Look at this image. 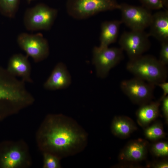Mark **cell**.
Returning a JSON list of instances; mask_svg holds the SVG:
<instances>
[{
    "label": "cell",
    "mask_w": 168,
    "mask_h": 168,
    "mask_svg": "<svg viewBox=\"0 0 168 168\" xmlns=\"http://www.w3.org/2000/svg\"><path fill=\"white\" fill-rule=\"evenodd\" d=\"M149 143L142 139L131 140L127 143L120 152V160L123 162H135L144 160L146 157Z\"/></svg>",
    "instance_id": "obj_11"
},
{
    "label": "cell",
    "mask_w": 168,
    "mask_h": 168,
    "mask_svg": "<svg viewBox=\"0 0 168 168\" xmlns=\"http://www.w3.org/2000/svg\"><path fill=\"white\" fill-rule=\"evenodd\" d=\"M162 101L161 110L166 123L168 122V96H165L161 100Z\"/></svg>",
    "instance_id": "obj_25"
},
{
    "label": "cell",
    "mask_w": 168,
    "mask_h": 168,
    "mask_svg": "<svg viewBox=\"0 0 168 168\" xmlns=\"http://www.w3.org/2000/svg\"><path fill=\"white\" fill-rule=\"evenodd\" d=\"M17 41L27 56L31 57L36 63L44 60L49 54L48 41L41 34L21 33L18 36Z\"/></svg>",
    "instance_id": "obj_7"
},
{
    "label": "cell",
    "mask_w": 168,
    "mask_h": 168,
    "mask_svg": "<svg viewBox=\"0 0 168 168\" xmlns=\"http://www.w3.org/2000/svg\"><path fill=\"white\" fill-rule=\"evenodd\" d=\"M150 166L154 168H167L168 162L166 160L157 161L152 163Z\"/></svg>",
    "instance_id": "obj_26"
},
{
    "label": "cell",
    "mask_w": 168,
    "mask_h": 168,
    "mask_svg": "<svg viewBox=\"0 0 168 168\" xmlns=\"http://www.w3.org/2000/svg\"><path fill=\"white\" fill-rule=\"evenodd\" d=\"M33 0H27V2L28 3H30Z\"/></svg>",
    "instance_id": "obj_28"
},
{
    "label": "cell",
    "mask_w": 168,
    "mask_h": 168,
    "mask_svg": "<svg viewBox=\"0 0 168 168\" xmlns=\"http://www.w3.org/2000/svg\"><path fill=\"white\" fill-rule=\"evenodd\" d=\"M157 85L162 89L163 92V95L159 99L161 101V99L167 96L168 94V82L166 81L158 83L156 85Z\"/></svg>",
    "instance_id": "obj_27"
},
{
    "label": "cell",
    "mask_w": 168,
    "mask_h": 168,
    "mask_svg": "<svg viewBox=\"0 0 168 168\" xmlns=\"http://www.w3.org/2000/svg\"><path fill=\"white\" fill-rule=\"evenodd\" d=\"M122 22L117 20L106 21L103 22L101 25L100 36V48L109 47L115 42L117 39L120 26Z\"/></svg>",
    "instance_id": "obj_16"
},
{
    "label": "cell",
    "mask_w": 168,
    "mask_h": 168,
    "mask_svg": "<svg viewBox=\"0 0 168 168\" xmlns=\"http://www.w3.org/2000/svg\"><path fill=\"white\" fill-rule=\"evenodd\" d=\"M137 128L135 123L129 117L117 116L113 119L111 125L112 134L119 138H127Z\"/></svg>",
    "instance_id": "obj_17"
},
{
    "label": "cell",
    "mask_w": 168,
    "mask_h": 168,
    "mask_svg": "<svg viewBox=\"0 0 168 168\" xmlns=\"http://www.w3.org/2000/svg\"><path fill=\"white\" fill-rule=\"evenodd\" d=\"M126 68L135 77L155 86L166 81L168 77L166 66L162 64L158 59L150 55H143L129 60Z\"/></svg>",
    "instance_id": "obj_3"
},
{
    "label": "cell",
    "mask_w": 168,
    "mask_h": 168,
    "mask_svg": "<svg viewBox=\"0 0 168 168\" xmlns=\"http://www.w3.org/2000/svg\"><path fill=\"white\" fill-rule=\"evenodd\" d=\"M152 153L158 157H165L168 155V143L167 142L160 141L153 144L151 147Z\"/></svg>",
    "instance_id": "obj_21"
},
{
    "label": "cell",
    "mask_w": 168,
    "mask_h": 168,
    "mask_svg": "<svg viewBox=\"0 0 168 168\" xmlns=\"http://www.w3.org/2000/svg\"><path fill=\"white\" fill-rule=\"evenodd\" d=\"M116 0H67L68 14L77 20L90 17L100 12L119 9Z\"/></svg>",
    "instance_id": "obj_4"
},
{
    "label": "cell",
    "mask_w": 168,
    "mask_h": 168,
    "mask_svg": "<svg viewBox=\"0 0 168 168\" xmlns=\"http://www.w3.org/2000/svg\"><path fill=\"white\" fill-rule=\"evenodd\" d=\"M92 53V63L95 66L97 77L101 78L107 77L110 70L124 57L123 51L120 48H100L96 46Z\"/></svg>",
    "instance_id": "obj_6"
},
{
    "label": "cell",
    "mask_w": 168,
    "mask_h": 168,
    "mask_svg": "<svg viewBox=\"0 0 168 168\" xmlns=\"http://www.w3.org/2000/svg\"><path fill=\"white\" fill-rule=\"evenodd\" d=\"M155 86L135 77L122 81L120 88L133 103L140 105L151 101Z\"/></svg>",
    "instance_id": "obj_9"
},
{
    "label": "cell",
    "mask_w": 168,
    "mask_h": 168,
    "mask_svg": "<svg viewBox=\"0 0 168 168\" xmlns=\"http://www.w3.org/2000/svg\"><path fill=\"white\" fill-rule=\"evenodd\" d=\"M161 101L160 100L151 101L140 105L136 113L137 121L140 126L146 128L158 116Z\"/></svg>",
    "instance_id": "obj_15"
},
{
    "label": "cell",
    "mask_w": 168,
    "mask_h": 168,
    "mask_svg": "<svg viewBox=\"0 0 168 168\" xmlns=\"http://www.w3.org/2000/svg\"><path fill=\"white\" fill-rule=\"evenodd\" d=\"M167 2H168V0H165Z\"/></svg>",
    "instance_id": "obj_29"
},
{
    "label": "cell",
    "mask_w": 168,
    "mask_h": 168,
    "mask_svg": "<svg viewBox=\"0 0 168 168\" xmlns=\"http://www.w3.org/2000/svg\"><path fill=\"white\" fill-rule=\"evenodd\" d=\"M20 0H0V12L9 18L15 15Z\"/></svg>",
    "instance_id": "obj_20"
},
{
    "label": "cell",
    "mask_w": 168,
    "mask_h": 168,
    "mask_svg": "<svg viewBox=\"0 0 168 168\" xmlns=\"http://www.w3.org/2000/svg\"><path fill=\"white\" fill-rule=\"evenodd\" d=\"M7 70L12 75L21 77L24 82H33L30 76L31 65L27 56L21 54H13L9 60Z\"/></svg>",
    "instance_id": "obj_13"
},
{
    "label": "cell",
    "mask_w": 168,
    "mask_h": 168,
    "mask_svg": "<svg viewBox=\"0 0 168 168\" xmlns=\"http://www.w3.org/2000/svg\"><path fill=\"white\" fill-rule=\"evenodd\" d=\"M122 23L131 30L142 31L149 27L152 14L144 7L120 4Z\"/></svg>",
    "instance_id": "obj_10"
},
{
    "label": "cell",
    "mask_w": 168,
    "mask_h": 168,
    "mask_svg": "<svg viewBox=\"0 0 168 168\" xmlns=\"http://www.w3.org/2000/svg\"><path fill=\"white\" fill-rule=\"evenodd\" d=\"M59 158L49 153H46L44 156V168H59L61 167Z\"/></svg>",
    "instance_id": "obj_22"
},
{
    "label": "cell",
    "mask_w": 168,
    "mask_h": 168,
    "mask_svg": "<svg viewBox=\"0 0 168 168\" xmlns=\"http://www.w3.org/2000/svg\"><path fill=\"white\" fill-rule=\"evenodd\" d=\"M148 34L161 42L168 41V12L160 11L152 14Z\"/></svg>",
    "instance_id": "obj_14"
},
{
    "label": "cell",
    "mask_w": 168,
    "mask_h": 168,
    "mask_svg": "<svg viewBox=\"0 0 168 168\" xmlns=\"http://www.w3.org/2000/svg\"><path fill=\"white\" fill-rule=\"evenodd\" d=\"M149 35L144 30L124 32L119 41L120 48L127 54L129 60L143 55L149 48Z\"/></svg>",
    "instance_id": "obj_8"
},
{
    "label": "cell",
    "mask_w": 168,
    "mask_h": 168,
    "mask_svg": "<svg viewBox=\"0 0 168 168\" xmlns=\"http://www.w3.org/2000/svg\"><path fill=\"white\" fill-rule=\"evenodd\" d=\"M146 8L150 10H159L164 7H168V3L165 0H139Z\"/></svg>",
    "instance_id": "obj_23"
},
{
    "label": "cell",
    "mask_w": 168,
    "mask_h": 168,
    "mask_svg": "<svg viewBox=\"0 0 168 168\" xmlns=\"http://www.w3.org/2000/svg\"><path fill=\"white\" fill-rule=\"evenodd\" d=\"M43 135L44 146L59 158L72 156L86 147L88 134L73 119L61 114L49 117Z\"/></svg>",
    "instance_id": "obj_1"
},
{
    "label": "cell",
    "mask_w": 168,
    "mask_h": 168,
    "mask_svg": "<svg viewBox=\"0 0 168 168\" xmlns=\"http://www.w3.org/2000/svg\"><path fill=\"white\" fill-rule=\"evenodd\" d=\"M24 159V154L18 148L13 147L4 153L0 159L1 166L14 168L20 165Z\"/></svg>",
    "instance_id": "obj_18"
},
{
    "label": "cell",
    "mask_w": 168,
    "mask_h": 168,
    "mask_svg": "<svg viewBox=\"0 0 168 168\" xmlns=\"http://www.w3.org/2000/svg\"><path fill=\"white\" fill-rule=\"evenodd\" d=\"M25 84L0 66V110L8 106L19 108L33 101Z\"/></svg>",
    "instance_id": "obj_2"
},
{
    "label": "cell",
    "mask_w": 168,
    "mask_h": 168,
    "mask_svg": "<svg viewBox=\"0 0 168 168\" xmlns=\"http://www.w3.org/2000/svg\"><path fill=\"white\" fill-rule=\"evenodd\" d=\"M58 11L44 3H39L27 9L23 18L24 26L28 30H49L53 25Z\"/></svg>",
    "instance_id": "obj_5"
},
{
    "label": "cell",
    "mask_w": 168,
    "mask_h": 168,
    "mask_svg": "<svg viewBox=\"0 0 168 168\" xmlns=\"http://www.w3.org/2000/svg\"><path fill=\"white\" fill-rule=\"evenodd\" d=\"M160 62L164 65L168 64V41L161 42V48L160 53Z\"/></svg>",
    "instance_id": "obj_24"
},
{
    "label": "cell",
    "mask_w": 168,
    "mask_h": 168,
    "mask_svg": "<svg viewBox=\"0 0 168 168\" xmlns=\"http://www.w3.org/2000/svg\"><path fill=\"white\" fill-rule=\"evenodd\" d=\"M71 83V76L66 65L60 62L55 65L43 86L47 90H56L67 88Z\"/></svg>",
    "instance_id": "obj_12"
},
{
    "label": "cell",
    "mask_w": 168,
    "mask_h": 168,
    "mask_svg": "<svg viewBox=\"0 0 168 168\" xmlns=\"http://www.w3.org/2000/svg\"><path fill=\"white\" fill-rule=\"evenodd\" d=\"M144 135L147 139L153 141L158 140L165 137V133L163 125L160 122H156L150 126L146 127Z\"/></svg>",
    "instance_id": "obj_19"
}]
</instances>
